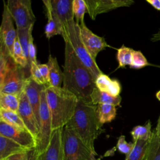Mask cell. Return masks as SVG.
<instances>
[{
    "mask_svg": "<svg viewBox=\"0 0 160 160\" xmlns=\"http://www.w3.org/2000/svg\"><path fill=\"white\" fill-rule=\"evenodd\" d=\"M146 2L156 10L160 11V0H146Z\"/></svg>",
    "mask_w": 160,
    "mask_h": 160,
    "instance_id": "39",
    "label": "cell"
},
{
    "mask_svg": "<svg viewBox=\"0 0 160 160\" xmlns=\"http://www.w3.org/2000/svg\"><path fill=\"white\" fill-rule=\"evenodd\" d=\"M46 86L40 85L36 83L31 76L26 79L24 92L26 93L28 101L30 103L32 109L34 112L36 119L39 124L40 122V106H41V96L42 91L45 89Z\"/></svg>",
    "mask_w": 160,
    "mask_h": 160,
    "instance_id": "16",
    "label": "cell"
},
{
    "mask_svg": "<svg viewBox=\"0 0 160 160\" xmlns=\"http://www.w3.org/2000/svg\"><path fill=\"white\" fill-rule=\"evenodd\" d=\"M96 114L99 121L102 124L110 122L116 116V108L112 104H98L96 108Z\"/></svg>",
    "mask_w": 160,
    "mask_h": 160,
    "instance_id": "23",
    "label": "cell"
},
{
    "mask_svg": "<svg viewBox=\"0 0 160 160\" xmlns=\"http://www.w3.org/2000/svg\"><path fill=\"white\" fill-rule=\"evenodd\" d=\"M97 105L78 100L72 118L64 126L72 130L95 154L94 141L104 131L96 114Z\"/></svg>",
    "mask_w": 160,
    "mask_h": 160,
    "instance_id": "2",
    "label": "cell"
},
{
    "mask_svg": "<svg viewBox=\"0 0 160 160\" xmlns=\"http://www.w3.org/2000/svg\"><path fill=\"white\" fill-rule=\"evenodd\" d=\"M19 106V96L0 92V109L18 112Z\"/></svg>",
    "mask_w": 160,
    "mask_h": 160,
    "instance_id": "24",
    "label": "cell"
},
{
    "mask_svg": "<svg viewBox=\"0 0 160 160\" xmlns=\"http://www.w3.org/2000/svg\"><path fill=\"white\" fill-rule=\"evenodd\" d=\"M13 19L11 16L6 3L4 2V9L0 27V49L7 51L11 56L14 44L18 38L17 29L15 28Z\"/></svg>",
    "mask_w": 160,
    "mask_h": 160,
    "instance_id": "9",
    "label": "cell"
},
{
    "mask_svg": "<svg viewBox=\"0 0 160 160\" xmlns=\"http://www.w3.org/2000/svg\"><path fill=\"white\" fill-rule=\"evenodd\" d=\"M152 134L151 124L149 120H148L144 126L138 125L134 127L131 131V134L134 142L139 139L149 141L151 138Z\"/></svg>",
    "mask_w": 160,
    "mask_h": 160,
    "instance_id": "27",
    "label": "cell"
},
{
    "mask_svg": "<svg viewBox=\"0 0 160 160\" xmlns=\"http://www.w3.org/2000/svg\"><path fill=\"white\" fill-rule=\"evenodd\" d=\"M63 128L52 131L51 141L47 149L38 154V160H63L62 133Z\"/></svg>",
    "mask_w": 160,
    "mask_h": 160,
    "instance_id": "14",
    "label": "cell"
},
{
    "mask_svg": "<svg viewBox=\"0 0 160 160\" xmlns=\"http://www.w3.org/2000/svg\"><path fill=\"white\" fill-rule=\"evenodd\" d=\"M63 160H66V159H64H64H63Z\"/></svg>",
    "mask_w": 160,
    "mask_h": 160,
    "instance_id": "43",
    "label": "cell"
},
{
    "mask_svg": "<svg viewBox=\"0 0 160 160\" xmlns=\"http://www.w3.org/2000/svg\"><path fill=\"white\" fill-rule=\"evenodd\" d=\"M25 153L14 154V155H12V156H10L8 157L7 158H6L4 160H23Z\"/></svg>",
    "mask_w": 160,
    "mask_h": 160,
    "instance_id": "38",
    "label": "cell"
},
{
    "mask_svg": "<svg viewBox=\"0 0 160 160\" xmlns=\"http://www.w3.org/2000/svg\"><path fill=\"white\" fill-rule=\"evenodd\" d=\"M156 98L160 101V91H159L158 92H156Z\"/></svg>",
    "mask_w": 160,
    "mask_h": 160,
    "instance_id": "42",
    "label": "cell"
},
{
    "mask_svg": "<svg viewBox=\"0 0 160 160\" xmlns=\"http://www.w3.org/2000/svg\"><path fill=\"white\" fill-rule=\"evenodd\" d=\"M144 160H160V136L154 130L149 141Z\"/></svg>",
    "mask_w": 160,
    "mask_h": 160,
    "instance_id": "22",
    "label": "cell"
},
{
    "mask_svg": "<svg viewBox=\"0 0 160 160\" xmlns=\"http://www.w3.org/2000/svg\"><path fill=\"white\" fill-rule=\"evenodd\" d=\"M155 132L156 133V134L159 136H160V116L158 119V122H157V126L156 129H154Z\"/></svg>",
    "mask_w": 160,
    "mask_h": 160,
    "instance_id": "41",
    "label": "cell"
},
{
    "mask_svg": "<svg viewBox=\"0 0 160 160\" xmlns=\"http://www.w3.org/2000/svg\"><path fill=\"white\" fill-rule=\"evenodd\" d=\"M38 68L41 72V74L44 79L47 86H48L49 84V67L47 64H38Z\"/></svg>",
    "mask_w": 160,
    "mask_h": 160,
    "instance_id": "36",
    "label": "cell"
},
{
    "mask_svg": "<svg viewBox=\"0 0 160 160\" xmlns=\"http://www.w3.org/2000/svg\"><path fill=\"white\" fill-rule=\"evenodd\" d=\"M48 22L45 27V34L47 38L49 39L56 35H62L63 25L57 16L48 8L45 6Z\"/></svg>",
    "mask_w": 160,
    "mask_h": 160,
    "instance_id": "20",
    "label": "cell"
},
{
    "mask_svg": "<svg viewBox=\"0 0 160 160\" xmlns=\"http://www.w3.org/2000/svg\"><path fill=\"white\" fill-rule=\"evenodd\" d=\"M62 36L64 42H69L78 58L89 70L96 81L102 71L85 47L81 37L79 26L74 20L68 22L63 26Z\"/></svg>",
    "mask_w": 160,
    "mask_h": 160,
    "instance_id": "4",
    "label": "cell"
},
{
    "mask_svg": "<svg viewBox=\"0 0 160 160\" xmlns=\"http://www.w3.org/2000/svg\"><path fill=\"white\" fill-rule=\"evenodd\" d=\"M96 87L101 91L112 96L118 97L121 91V86L119 81L111 79L108 75L101 73L95 81Z\"/></svg>",
    "mask_w": 160,
    "mask_h": 160,
    "instance_id": "17",
    "label": "cell"
},
{
    "mask_svg": "<svg viewBox=\"0 0 160 160\" xmlns=\"http://www.w3.org/2000/svg\"><path fill=\"white\" fill-rule=\"evenodd\" d=\"M30 76L38 84L43 86H47V84L43 78L41 72L38 68V64L31 62L30 66Z\"/></svg>",
    "mask_w": 160,
    "mask_h": 160,
    "instance_id": "34",
    "label": "cell"
},
{
    "mask_svg": "<svg viewBox=\"0 0 160 160\" xmlns=\"http://www.w3.org/2000/svg\"><path fill=\"white\" fill-rule=\"evenodd\" d=\"M47 64L49 70L48 86L61 88L63 83V72L59 66L56 58L49 55Z\"/></svg>",
    "mask_w": 160,
    "mask_h": 160,
    "instance_id": "19",
    "label": "cell"
},
{
    "mask_svg": "<svg viewBox=\"0 0 160 160\" xmlns=\"http://www.w3.org/2000/svg\"><path fill=\"white\" fill-rule=\"evenodd\" d=\"M91 101L94 105L108 104L117 106L121 104V97L112 96L95 88L91 94Z\"/></svg>",
    "mask_w": 160,
    "mask_h": 160,
    "instance_id": "21",
    "label": "cell"
},
{
    "mask_svg": "<svg viewBox=\"0 0 160 160\" xmlns=\"http://www.w3.org/2000/svg\"><path fill=\"white\" fill-rule=\"evenodd\" d=\"M45 91L51 116L52 129L63 128L72 118L78 99L62 87L46 86Z\"/></svg>",
    "mask_w": 160,
    "mask_h": 160,
    "instance_id": "3",
    "label": "cell"
},
{
    "mask_svg": "<svg viewBox=\"0 0 160 160\" xmlns=\"http://www.w3.org/2000/svg\"><path fill=\"white\" fill-rule=\"evenodd\" d=\"M0 120L11 126L27 129L18 112L0 109Z\"/></svg>",
    "mask_w": 160,
    "mask_h": 160,
    "instance_id": "25",
    "label": "cell"
},
{
    "mask_svg": "<svg viewBox=\"0 0 160 160\" xmlns=\"http://www.w3.org/2000/svg\"><path fill=\"white\" fill-rule=\"evenodd\" d=\"M149 65L151 64L148 62L145 56L140 51L134 50L132 53V62L130 68L139 69Z\"/></svg>",
    "mask_w": 160,
    "mask_h": 160,
    "instance_id": "32",
    "label": "cell"
},
{
    "mask_svg": "<svg viewBox=\"0 0 160 160\" xmlns=\"http://www.w3.org/2000/svg\"><path fill=\"white\" fill-rule=\"evenodd\" d=\"M34 25L30 27L29 29V44H28V54L30 62V66L31 62L38 63L36 59V48L33 42V37L32 35V31Z\"/></svg>",
    "mask_w": 160,
    "mask_h": 160,
    "instance_id": "35",
    "label": "cell"
},
{
    "mask_svg": "<svg viewBox=\"0 0 160 160\" xmlns=\"http://www.w3.org/2000/svg\"><path fill=\"white\" fill-rule=\"evenodd\" d=\"M134 49L126 47L122 45L120 48L118 49L117 52V60L118 62V67L119 68H125L126 66H131L132 62V53Z\"/></svg>",
    "mask_w": 160,
    "mask_h": 160,
    "instance_id": "29",
    "label": "cell"
},
{
    "mask_svg": "<svg viewBox=\"0 0 160 160\" xmlns=\"http://www.w3.org/2000/svg\"><path fill=\"white\" fill-rule=\"evenodd\" d=\"M72 11L75 22L79 26L84 25V17L87 12V6L85 0H73Z\"/></svg>",
    "mask_w": 160,
    "mask_h": 160,
    "instance_id": "28",
    "label": "cell"
},
{
    "mask_svg": "<svg viewBox=\"0 0 160 160\" xmlns=\"http://www.w3.org/2000/svg\"><path fill=\"white\" fill-rule=\"evenodd\" d=\"M25 68L13 61L4 78L0 82V92L17 96L24 91L26 79Z\"/></svg>",
    "mask_w": 160,
    "mask_h": 160,
    "instance_id": "8",
    "label": "cell"
},
{
    "mask_svg": "<svg viewBox=\"0 0 160 160\" xmlns=\"http://www.w3.org/2000/svg\"><path fill=\"white\" fill-rule=\"evenodd\" d=\"M11 57L17 64L21 66L25 69L28 68L30 71V66L29 65L28 61L24 54L22 48L18 38L16 39L14 44Z\"/></svg>",
    "mask_w": 160,
    "mask_h": 160,
    "instance_id": "30",
    "label": "cell"
},
{
    "mask_svg": "<svg viewBox=\"0 0 160 160\" xmlns=\"http://www.w3.org/2000/svg\"><path fill=\"white\" fill-rule=\"evenodd\" d=\"M38 153L36 148L28 150L24 154L23 160H38Z\"/></svg>",
    "mask_w": 160,
    "mask_h": 160,
    "instance_id": "37",
    "label": "cell"
},
{
    "mask_svg": "<svg viewBox=\"0 0 160 160\" xmlns=\"http://www.w3.org/2000/svg\"><path fill=\"white\" fill-rule=\"evenodd\" d=\"M45 89L42 91L41 96L39 131L36 138V147L38 154L42 152L47 149L49 144L52 132L51 116L47 104Z\"/></svg>",
    "mask_w": 160,
    "mask_h": 160,
    "instance_id": "7",
    "label": "cell"
},
{
    "mask_svg": "<svg viewBox=\"0 0 160 160\" xmlns=\"http://www.w3.org/2000/svg\"><path fill=\"white\" fill-rule=\"evenodd\" d=\"M79 28L82 41L91 57L96 60L98 53L109 45L104 38L94 34L85 24Z\"/></svg>",
    "mask_w": 160,
    "mask_h": 160,
    "instance_id": "13",
    "label": "cell"
},
{
    "mask_svg": "<svg viewBox=\"0 0 160 160\" xmlns=\"http://www.w3.org/2000/svg\"><path fill=\"white\" fill-rule=\"evenodd\" d=\"M18 113L22 120L28 131L36 139L39 131V124L32 107L28 101L27 96L24 91L19 96V106Z\"/></svg>",
    "mask_w": 160,
    "mask_h": 160,
    "instance_id": "12",
    "label": "cell"
},
{
    "mask_svg": "<svg viewBox=\"0 0 160 160\" xmlns=\"http://www.w3.org/2000/svg\"><path fill=\"white\" fill-rule=\"evenodd\" d=\"M87 13L92 20L102 13L107 12L118 8L128 7L134 2L132 0H85Z\"/></svg>",
    "mask_w": 160,
    "mask_h": 160,
    "instance_id": "11",
    "label": "cell"
},
{
    "mask_svg": "<svg viewBox=\"0 0 160 160\" xmlns=\"http://www.w3.org/2000/svg\"><path fill=\"white\" fill-rule=\"evenodd\" d=\"M134 142H128L126 141L125 136L121 135L118 138L117 144H116V148L120 152L124 154L126 156H127L132 151L134 147Z\"/></svg>",
    "mask_w": 160,
    "mask_h": 160,
    "instance_id": "33",
    "label": "cell"
},
{
    "mask_svg": "<svg viewBox=\"0 0 160 160\" xmlns=\"http://www.w3.org/2000/svg\"><path fill=\"white\" fill-rule=\"evenodd\" d=\"M63 68L62 88L75 95L78 100L91 102V94L96 88L95 79L68 42H65Z\"/></svg>",
    "mask_w": 160,
    "mask_h": 160,
    "instance_id": "1",
    "label": "cell"
},
{
    "mask_svg": "<svg viewBox=\"0 0 160 160\" xmlns=\"http://www.w3.org/2000/svg\"><path fill=\"white\" fill-rule=\"evenodd\" d=\"M29 29H17V33H18V39L19 42L22 48L24 54L28 61L29 65L30 66V62L29 59V54H28V44H29Z\"/></svg>",
    "mask_w": 160,
    "mask_h": 160,
    "instance_id": "31",
    "label": "cell"
},
{
    "mask_svg": "<svg viewBox=\"0 0 160 160\" xmlns=\"http://www.w3.org/2000/svg\"><path fill=\"white\" fill-rule=\"evenodd\" d=\"M151 41L152 42H156V41H160V29L155 34H154L151 38Z\"/></svg>",
    "mask_w": 160,
    "mask_h": 160,
    "instance_id": "40",
    "label": "cell"
},
{
    "mask_svg": "<svg viewBox=\"0 0 160 160\" xmlns=\"http://www.w3.org/2000/svg\"><path fill=\"white\" fill-rule=\"evenodd\" d=\"M0 135L12 139L28 149L36 147V139L29 131L26 129L11 126L1 120H0Z\"/></svg>",
    "mask_w": 160,
    "mask_h": 160,
    "instance_id": "10",
    "label": "cell"
},
{
    "mask_svg": "<svg viewBox=\"0 0 160 160\" xmlns=\"http://www.w3.org/2000/svg\"><path fill=\"white\" fill-rule=\"evenodd\" d=\"M6 4L16 29H26L34 25L36 18L30 0H8Z\"/></svg>",
    "mask_w": 160,
    "mask_h": 160,
    "instance_id": "6",
    "label": "cell"
},
{
    "mask_svg": "<svg viewBox=\"0 0 160 160\" xmlns=\"http://www.w3.org/2000/svg\"><path fill=\"white\" fill-rule=\"evenodd\" d=\"M73 0H43L44 6L48 7L59 19L63 26L74 20L72 11Z\"/></svg>",
    "mask_w": 160,
    "mask_h": 160,
    "instance_id": "15",
    "label": "cell"
},
{
    "mask_svg": "<svg viewBox=\"0 0 160 160\" xmlns=\"http://www.w3.org/2000/svg\"><path fill=\"white\" fill-rule=\"evenodd\" d=\"M62 140L66 160H95L97 154L94 153L72 130L64 127Z\"/></svg>",
    "mask_w": 160,
    "mask_h": 160,
    "instance_id": "5",
    "label": "cell"
},
{
    "mask_svg": "<svg viewBox=\"0 0 160 160\" xmlns=\"http://www.w3.org/2000/svg\"><path fill=\"white\" fill-rule=\"evenodd\" d=\"M29 149L22 147L12 139L0 135V160H4L14 154L25 153Z\"/></svg>",
    "mask_w": 160,
    "mask_h": 160,
    "instance_id": "18",
    "label": "cell"
},
{
    "mask_svg": "<svg viewBox=\"0 0 160 160\" xmlns=\"http://www.w3.org/2000/svg\"><path fill=\"white\" fill-rule=\"evenodd\" d=\"M149 141L139 139L134 141V147L129 154L126 156L125 160H144Z\"/></svg>",
    "mask_w": 160,
    "mask_h": 160,
    "instance_id": "26",
    "label": "cell"
}]
</instances>
